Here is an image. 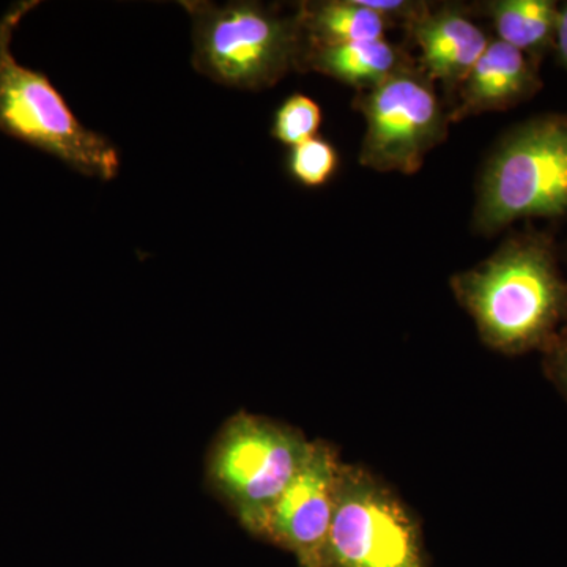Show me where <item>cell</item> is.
Masks as SVG:
<instances>
[{"label": "cell", "instance_id": "16", "mask_svg": "<svg viewBox=\"0 0 567 567\" xmlns=\"http://www.w3.org/2000/svg\"><path fill=\"white\" fill-rule=\"evenodd\" d=\"M544 353H546L544 358L546 374L567 401V328Z\"/></svg>", "mask_w": 567, "mask_h": 567}, {"label": "cell", "instance_id": "3", "mask_svg": "<svg viewBox=\"0 0 567 567\" xmlns=\"http://www.w3.org/2000/svg\"><path fill=\"white\" fill-rule=\"evenodd\" d=\"M192 18L193 66L208 80L241 89L274 87L298 65V14L284 17L257 2H181Z\"/></svg>", "mask_w": 567, "mask_h": 567}, {"label": "cell", "instance_id": "4", "mask_svg": "<svg viewBox=\"0 0 567 567\" xmlns=\"http://www.w3.org/2000/svg\"><path fill=\"white\" fill-rule=\"evenodd\" d=\"M311 440L292 425L240 412L223 424L205 458V483L241 528L260 537Z\"/></svg>", "mask_w": 567, "mask_h": 567}, {"label": "cell", "instance_id": "7", "mask_svg": "<svg viewBox=\"0 0 567 567\" xmlns=\"http://www.w3.org/2000/svg\"><path fill=\"white\" fill-rule=\"evenodd\" d=\"M365 134L360 162L379 173L415 174L443 141L446 117L434 89L398 70L361 100Z\"/></svg>", "mask_w": 567, "mask_h": 567}, {"label": "cell", "instance_id": "9", "mask_svg": "<svg viewBox=\"0 0 567 567\" xmlns=\"http://www.w3.org/2000/svg\"><path fill=\"white\" fill-rule=\"evenodd\" d=\"M540 89L535 63L502 40L488 41L486 51L464 81L457 117L509 110Z\"/></svg>", "mask_w": 567, "mask_h": 567}, {"label": "cell", "instance_id": "12", "mask_svg": "<svg viewBox=\"0 0 567 567\" xmlns=\"http://www.w3.org/2000/svg\"><path fill=\"white\" fill-rule=\"evenodd\" d=\"M301 47L382 40L386 20L361 0L303 3L297 11Z\"/></svg>", "mask_w": 567, "mask_h": 567}, {"label": "cell", "instance_id": "5", "mask_svg": "<svg viewBox=\"0 0 567 567\" xmlns=\"http://www.w3.org/2000/svg\"><path fill=\"white\" fill-rule=\"evenodd\" d=\"M567 212V117L518 126L496 148L481 181L475 221L494 234L518 219Z\"/></svg>", "mask_w": 567, "mask_h": 567}, {"label": "cell", "instance_id": "15", "mask_svg": "<svg viewBox=\"0 0 567 567\" xmlns=\"http://www.w3.org/2000/svg\"><path fill=\"white\" fill-rule=\"evenodd\" d=\"M338 164L339 156L333 145L320 137H312L290 151L287 167L295 181L317 188L331 181Z\"/></svg>", "mask_w": 567, "mask_h": 567}, {"label": "cell", "instance_id": "11", "mask_svg": "<svg viewBox=\"0 0 567 567\" xmlns=\"http://www.w3.org/2000/svg\"><path fill=\"white\" fill-rule=\"evenodd\" d=\"M354 85L375 89L398 71V52L385 40L301 47L298 65Z\"/></svg>", "mask_w": 567, "mask_h": 567}, {"label": "cell", "instance_id": "13", "mask_svg": "<svg viewBox=\"0 0 567 567\" xmlns=\"http://www.w3.org/2000/svg\"><path fill=\"white\" fill-rule=\"evenodd\" d=\"M558 14L551 0H499L491 6L498 40L532 59L554 47Z\"/></svg>", "mask_w": 567, "mask_h": 567}, {"label": "cell", "instance_id": "8", "mask_svg": "<svg viewBox=\"0 0 567 567\" xmlns=\"http://www.w3.org/2000/svg\"><path fill=\"white\" fill-rule=\"evenodd\" d=\"M341 466L330 443L311 440L308 454L271 509L260 539L292 554L300 567H324Z\"/></svg>", "mask_w": 567, "mask_h": 567}, {"label": "cell", "instance_id": "10", "mask_svg": "<svg viewBox=\"0 0 567 567\" xmlns=\"http://www.w3.org/2000/svg\"><path fill=\"white\" fill-rule=\"evenodd\" d=\"M413 35L425 70L447 84L464 82L488 44L483 29L450 10L417 18Z\"/></svg>", "mask_w": 567, "mask_h": 567}, {"label": "cell", "instance_id": "6", "mask_svg": "<svg viewBox=\"0 0 567 567\" xmlns=\"http://www.w3.org/2000/svg\"><path fill=\"white\" fill-rule=\"evenodd\" d=\"M324 567H427L415 514L363 466L342 462Z\"/></svg>", "mask_w": 567, "mask_h": 567}, {"label": "cell", "instance_id": "14", "mask_svg": "<svg viewBox=\"0 0 567 567\" xmlns=\"http://www.w3.org/2000/svg\"><path fill=\"white\" fill-rule=\"evenodd\" d=\"M322 123L319 104L303 93L289 96L276 111L271 134L276 141L293 148L316 137Z\"/></svg>", "mask_w": 567, "mask_h": 567}, {"label": "cell", "instance_id": "17", "mask_svg": "<svg viewBox=\"0 0 567 567\" xmlns=\"http://www.w3.org/2000/svg\"><path fill=\"white\" fill-rule=\"evenodd\" d=\"M554 47L558 52L559 61H561L563 65L567 69V3L559 9Z\"/></svg>", "mask_w": 567, "mask_h": 567}, {"label": "cell", "instance_id": "2", "mask_svg": "<svg viewBox=\"0 0 567 567\" xmlns=\"http://www.w3.org/2000/svg\"><path fill=\"white\" fill-rule=\"evenodd\" d=\"M39 2L11 7L0 20V132L61 159L74 173L111 182L121 173L112 142L82 125L47 74L11 52L18 22Z\"/></svg>", "mask_w": 567, "mask_h": 567}, {"label": "cell", "instance_id": "1", "mask_svg": "<svg viewBox=\"0 0 567 567\" xmlns=\"http://www.w3.org/2000/svg\"><path fill=\"white\" fill-rule=\"evenodd\" d=\"M453 290L496 352H546L567 328V281L543 234L511 238L486 262L457 275Z\"/></svg>", "mask_w": 567, "mask_h": 567}]
</instances>
